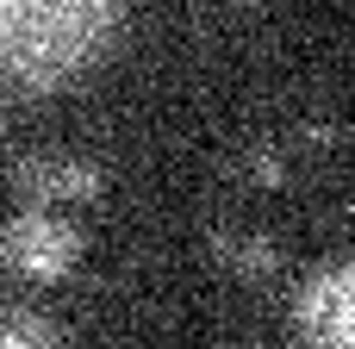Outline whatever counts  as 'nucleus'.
<instances>
[{"instance_id": "f257e3e1", "label": "nucleus", "mask_w": 355, "mask_h": 349, "mask_svg": "<svg viewBox=\"0 0 355 349\" xmlns=\"http://www.w3.org/2000/svg\"><path fill=\"white\" fill-rule=\"evenodd\" d=\"M125 0H0V81L6 87H56L87 69Z\"/></svg>"}, {"instance_id": "20e7f679", "label": "nucleus", "mask_w": 355, "mask_h": 349, "mask_svg": "<svg viewBox=\"0 0 355 349\" xmlns=\"http://www.w3.org/2000/svg\"><path fill=\"white\" fill-rule=\"evenodd\" d=\"M19 206H50V212H75L100 194V175L87 162H31L19 175Z\"/></svg>"}, {"instance_id": "f03ea898", "label": "nucleus", "mask_w": 355, "mask_h": 349, "mask_svg": "<svg viewBox=\"0 0 355 349\" xmlns=\"http://www.w3.org/2000/svg\"><path fill=\"white\" fill-rule=\"evenodd\" d=\"M0 250L25 281H62L75 269V256H81V225H75V212L19 206L6 219V231H0Z\"/></svg>"}, {"instance_id": "7ed1b4c3", "label": "nucleus", "mask_w": 355, "mask_h": 349, "mask_svg": "<svg viewBox=\"0 0 355 349\" xmlns=\"http://www.w3.org/2000/svg\"><path fill=\"white\" fill-rule=\"evenodd\" d=\"M300 349H355V262L318 275L293 312Z\"/></svg>"}, {"instance_id": "39448f33", "label": "nucleus", "mask_w": 355, "mask_h": 349, "mask_svg": "<svg viewBox=\"0 0 355 349\" xmlns=\"http://www.w3.org/2000/svg\"><path fill=\"white\" fill-rule=\"evenodd\" d=\"M0 349H75V343L37 312H12V318H0Z\"/></svg>"}]
</instances>
